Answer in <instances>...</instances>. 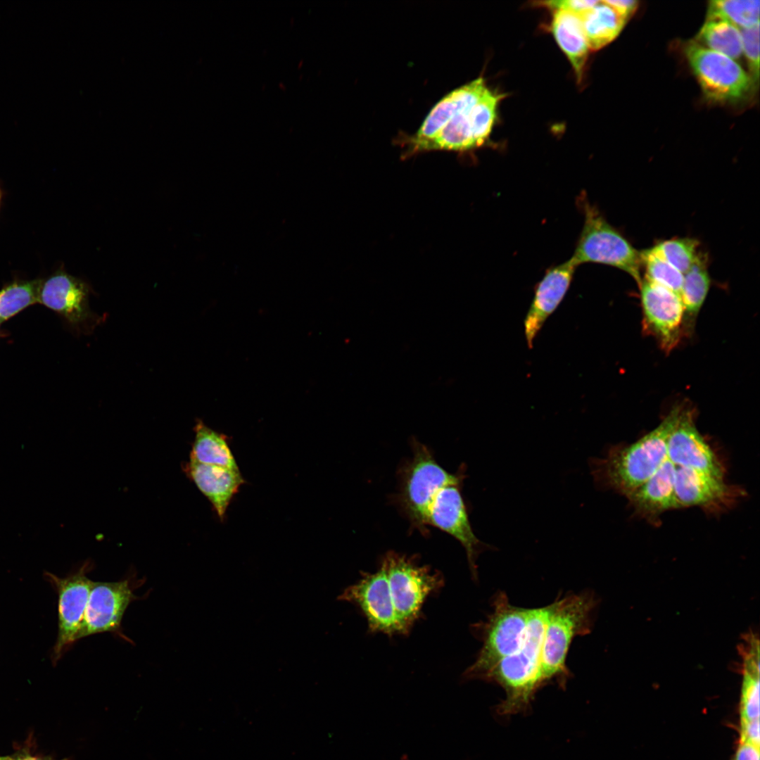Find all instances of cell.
<instances>
[{"mask_svg": "<svg viewBox=\"0 0 760 760\" xmlns=\"http://www.w3.org/2000/svg\"><path fill=\"white\" fill-rule=\"evenodd\" d=\"M710 284L707 258L699 253L691 267L683 274L680 296L684 308V324L688 322L692 326L707 296Z\"/></svg>", "mask_w": 760, "mask_h": 760, "instance_id": "obj_24", "label": "cell"}, {"mask_svg": "<svg viewBox=\"0 0 760 760\" xmlns=\"http://www.w3.org/2000/svg\"><path fill=\"white\" fill-rule=\"evenodd\" d=\"M644 279L664 287L680 296L683 274L648 248L640 252Z\"/></svg>", "mask_w": 760, "mask_h": 760, "instance_id": "obj_30", "label": "cell"}, {"mask_svg": "<svg viewBox=\"0 0 760 760\" xmlns=\"http://www.w3.org/2000/svg\"><path fill=\"white\" fill-rule=\"evenodd\" d=\"M598 1L592 0H563L542 2V5L555 10L569 11L578 15L592 8Z\"/></svg>", "mask_w": 760, "mask_h": 760, "instance_id": "obj_32", "label": "cell"}, {"mask_svg": "<svg viewBox=\"0 0 760 760\" xmlns=\"http://www.w3.org/2000/svg\"><path fill=\"white\" fill-rule=\"evenodd\" d=\"M758 0L712 1L709 2L707 18H719L742 29L759 23Z\"/></svg>", "mask_w": 760, "mask_h": 760, "instance_id": "obj_27", "label": "cell"}, {"mask_svg": "<svg viewBox=\"0 0 760 760\" xmlns=\"http://www.w3.org/2000/svg\"><path fill=\"white\" fill-rule=\"evenodd\" d=\"M455 474L441 467L424 445L415 443L413 457L405 467L400 499L412 524L419 526L422 510L433 491Z\"/></svg>", "mask_w": 760, "mask_h": 760, "instance_id": "obj_14", "label": "cell"}, {"mask_svg": "<svg viewBox=\"0 0 760 760\" xmlns=\"http://www.w3.org/2000/svg\"><path fill=\"white\" fill-rule=\"evenodd\" d=\"M740 743H749L759 747V718L740 723Z\"/></svg>", "mask_w": 760, "mask_h": 760, "instance_id": "obj_33", "label": "cell"}, {"mask_svg": "<svg viewBox=\"0 0 760 760\" xmlns=\"http://www.w3.org/2000/svg\"><path fill=\"white\" fill-rule=\"evenodd\" d=\"M13 760H55V759H51V758H42V757L32 756L27 755V756H20V757H18L17 759H13Z\"/></svg>", "mask_w": 760, "mask_h": 760, "instance_id": "obj_36", "label": "cell"}, {"mask_svg": "<svg viewBox=\"0 0 760 760\" xmlns=\"http://www.w3.org/2000/svg\"><path fill=\"white\" fill-rule=\"evenodd\" d=\"M492 602L493 612L474 626L482 647L464 672L467 679L483 680L500 660L520 647L525 638L530 609L512 605L502 591L496 593Z\"/></svg>", "mask_w": 760, "mask_h": 760, "instance_id": "obj_7", "label": "cell"}, {"mask_svg": "<svg viewBox=\"0 0 760 760\" xmlns=\"http://www.w3.org/2000/svg\"><path fill=\"white\" fill-rule=\"evenodd\" d=\"M90 569V563L86 562L65 578L46 574L58 593V634L53 651L55 662L77 641L92 584L87 575Z\"/></svg>", "mask_w": 760, "mask_h": 760, "instance_id": "obj_11", "label": "cell"}, {"mask_svg": "<svg viewBox=\"0 0 760 760\" xmlns=\"http://www.w3.org/2000/svg\"><path fill=\"white\" fill-rule=\"evenodd\" d=\"M589 49L597 51L613 41L621 32L626 20L604 1L578 15Z\"/></svg>", "mask_w": 760, "mask_h": 760, "instance_id": "obj_22", "label": "cell"}, {"mask_svg": "<svg viewBox=\"0 0 760 760\" xmlns=\"http://www.w3.org/2000/svg\"><path fill=\"white\" fill-rule=\"evenodd\" d=\"M0 323H1V322H0Z\"/></svg>", "mask_w": 760, "mask_h": 760, "instance_id": "obj_39", "label": "cell"}, {"mask_svg": "<svg viewBox=\"0 0 760 760\" xmlns=\"http://www.w3.org/2000/svg\"><path fill=\"white\" fill-rule=\"evenodd\" d=\"M186 472L210 502L218 517L223 520L232 498L245 483L240 470L190 459L186 464Z\"/></svg>", "mask_w": 760, "mask_h": 760, "instance_id": "obj_19", "label": "cell"}, {"mask_svg": "<svg viewBox=\"0 0 760 760\" xmlns=\"http://www.w3.org/2000/svg\"><path fill=\"white\" fill-rule=\"evenodd\" d=\"M381 564L386 573L387 601L405 635L421 617L426 598L443 585V578L429 566L396 553H388Z\"/></svg>", "mask_w": 760, "mask_h": 760, "instance_id": "obj_6", "label": "cell"}, {"mask_svg": "<svg viewBox=\"0 0 760 760\" xmlns=\"http://www.w3.org/2000/svg\"><path fill=\"white\" fill-rule=\"evenodd\" d=\"M683 407L676 406L653 430L631 445L611 446L602 457L589 461L597 488L627 498L659 469L667 457L668 437Z\"/></svg>", "mask_w": 760, "mask_h": 760, "instance_id": "obj_1", "label": "cell"}, {"mask_svg": "<svg viewBox=\"0 0 760 760\" xmlns=\"http://www.w3.org/2000/svg\"><path fill=\"white\" fill-rule=\"evenodd\" d=\"M1 189H0V201H1Z\"/></svg>", "mask_w": 760, "mask_h": 760, "instance_id": "obj_38", "label": "cell"}, {"mask_svg": "<svg viewBox=\"0 0 760 760\" xmlns=\"http://www.w3.org/2000/svg\"><path fill=\"white\" fill-rule=\"evenodd\" d=\"M547 606L530 609L524 640L513 654L500 660L483 680L494 683L505 697L497 706L500 715L527 711L537 691L542 688L540 666Z\"/></svg>", "mask_w": 760, "mask_h": 760, "instance_id": "obj_3", "label": "cell"}, {"mask_svg": "<svg viewBox=\"0 0 760 760\" xmlns=\"http://www.w3.org/2000/svg\"><path fill=\"white\" fill-rule=\"evenodd\" d=\"M697 37L705 45L703 46L733 60L740 58L742 53L740 31L723 19L707 18Z\"/></svg>", "mask_w": 760, "mask_h": 760, "instance_id": "obj_25", "label": "cell"}, {"mask_svg": "<svg viewBox=\"0 0 760 760\" xmlns=\"http://www.w3.org/2000/svg\"><path fill=\"white\" fill-rule=\"evenodd\" d=\"M551 30L558 45L567 56L580 82L588 58L589 46L578 14L554 11Z\"/></svg>", "mask_w": 760, "mask_h": 760, "instance_id": "obj_20", "label": "cell"}, {"mask_svg": "<svg viewBox=\"0 0 760 760\" xmlns=\"http://www.w3.org/2000/svg\"><path fill=\"white\" fill-rule=\"evenodd\" d=\"M0 760H13L11 756H0Z\"/></svg>", "mask_w": 760, "mask_h": 760, "instance_id": "obj_37", "label": "cell"}, {"mask_svg": "<svg viewBox=\"0 0 760 760\" xmlns=\"http://www.w3.org/2000/svg\"><path fill=\"white\" fill-rule=\"evenodd\" d=\"M41 281L42 279L15 281L3 288L0 291V322L39 303Z\"/></svg>", "mask_w": 760, "mask_h": 760, "instance_id": "obj_26", "label": "cell"}, {"mask_svg": "<svg viewBox=\"0 0 760 760\" xmlns=\"http://www.w3.org/2000/svg\"><path fill=\"white\" fill-rule=\"evenodd\" d=\"M462 474H455L439 486L426 503L419 527L432 526L454 537L464 547L474 578L477 576L476 560L479 553L490 547L474 534L468 517L460 486Z\"/></svg>", "mask_w": 760, "mask_h": 760, "instance_id": "obj_8", "label": "cell"}, {"mask_svg": "<svg viewBox=\"0 0 760 760\" xmlns=\"http://www.w3.org/2000/svg\"><path fill=\"white\" fill-rule=\"evenodd\" d=\"M487 89L480 77L443 96L429 111L417 132L401 139L403 157L433 151L468 152L478 148L472 125L473 108Z\"/></svg>", "mask_w": 760, "mask_h": 760, "instance_id": "obj_2", "label": "cell"}, {"mask_svg": "<svg viewBox=\"0 0 760 760\" xmlns=\"http://www.w3.org/2000/svg\"><path fill=\"white\" fill-rule=\"evenodd\" d=\"M742 51L749 66L753 79L758 80L759 75V23L742 29L740 32Z\"/></svg>", "mask_w": 760, "mask_h": 760, "instance_id": "obj_31", "label": "cell"}, {"mask_svg": "<svg viewBox=\"0 0 760 760\" xmlns=\"http://www.w3.org/2000/svg\"><path fill=\"white\" fill-rule=\"evenodd\" d=\"M675 466L667 459L655 474L626 498L637 514L659 525L666 511L680 508L673 487Z\"/></svg>", "mask_w": 760, "mask_h": 760, "instance_id": "obj_18", "label": "cell"}, {"mask_svg": "<svg viewBox=\"0 0 760 760\" xmlns=\"http://www.w3.org/2000/svg\"><path fill=\"white\" fill-rule=\"evenodd\" d=\"M190 459L200 463L239 470L227 437L198 420Z\"/></svg>", "mask_w": 760, "mask_h": 760, "instance_id": "obj_23", "label": "cell"}, {"mask_svg": "<svg viewBox=\"0 0 760 760\" xmlns=\"http://www.w3.org/2000/svg\"><path fill=\"white\" fill-rule=\"evenodd\" d=\"M133 590L129 580L92 581L77 640L101 633H118L125 611L138 599Z\"/></svg>", "mask_w": 760, "mask_h": 760, "instance_id": "obj_12", "label": "cell"}, {"mask_svg": "<svg viewBox=\"0 0 760 760\" xmlns=\"http://www.w3.org/2000/svg\"><path fill=\"white\" fill-rule=\"evenodd\" d=\"M89 286L65 272L42 279L39 303L63 316L70 324L89 328L96 322L89 306Z\"/></svg>", "mask_w": 760, "mask_h": 760, "instance_id": "obj_16", "label": "cell"}, {"mask_svg": "<svg viewBox=\"0 0 760 760\" xmlns=\"http://www.w3.org/2000/svg\"><path fill=\"white\" fill-rule=\"evenodd\" d=\"M577 203L584 222L571 260L577 266L593 262L618 268L631 276L639 287L642 280L640 252L590 204L584 192Z\"/></svg>", "mask_w": 760, "mask_h": 760, "instance_id": "obj_5", "label": "cell"}, {"mask_svg": "<svg viewBox=\"0 0 760 760\" xmlns=\"http://www.w3.org/2000/svg\"><path fill=\"white\" fill-rule=\"evenodd\" d=\"M667 457L676 467L724 479L723 463L697 430L693 412L682 409L667 440Z\"/></svg>", "mask_w": 760, "mask_h": 760, "instance_id": "obj_15", "label": "cell"}, {"mask_svg": "<svg viewBox=\"0 0 760 760\" xmlns=\"http://www.w3.org/2000/svg\"><path fill=\"white\" fill-rule=\"evenodd\" d=\"M643 329L669 353L676 348L684 327V308L680 296L642 278L639 286Z\"/></svg>", "mask_w": 760, "mask_h": 760, "instance_id": "obj_10", "label": "cell"}, {"mask_svg": "<svg viewBox=\"0 0 760 760\" xmlns=\"http://www.w3.org/2000/svg\"><path fill=\"white\" fill-rule=\"evenodd\" d=\"M686 58L706 97L714 102L742 99L752 80L730 58L692 42L685 49Z\"/></svg>", "mask_w": 760, "mask_h": 760, "instance_id": "obj_9", "label": "cell"}, {"mask_svg": "<svg viewBox=\"0 0 760 760\" xmlns=\"http://www.w3.org/2000/svg\"><path fill=\"white\" fill-rule=\"evenodd\" d=\"M604 1L613 8L625 20L631 15L638 6V1L633 0H607Z\"/></svg>", "mask_w": 760, "mask_h": 760, "instance_id": "obj_34", "label": "cell"}, {"mask_svg": "<svg viewBox=\"0 0 760 760\" xmlns=\"http://www.w3.org/2000/svg\"><path fill=\"white\" fill-rule=\"evenodd\" d=\"M597 599L590 591L567 595L547 605L543 641L540 682L542 687L555 681L564 688L570 677L566 659L576 636L590 633Z\"/></svg>", "mask_w": 760, "mask_h": 760, "instance_id": "obj_4", "label": "cell"}, {"mask_svg": "<svg viewBox=\"0 0 760 760\" xmlns=\"http://www.w3.org/2000/svg\"><path fill=\"white\" fill-rule=\"evenodd\" d=\"M504 97L505 94L487 87L475 104L472 113V125L474 139L479 148L488 141L499 102Z\"/></svg>", "mask_w": 760, "mask_h": 760, "instance_id": "obj_29", "label": "cell"}, {"mask_svg": "<svg viewBox=\"0 0 760 760\" xmlns=\"http://www.w3.org/2000/svg\"><path fill=\"white\" fill-rule=\"evenodd\" d=\"M698 246L697 240L684 237L664 240L648 249L684 274L695 261Z\"/></svg>", "mask_w": 760, "mask_h": 760, "instance_id": "obj_28", "label": "cell"}, {"mask_svg": "<svg viewBox=\"0 0 760 760\" xmlns=\"http://www.w3.org/2000/svg\"><path fill=\"white\" fill-rule=\"evenodd\" d=\"M674 493L681 507H698L705 512L719 514L731 509L744 490L724 479L690 468L678 467L674 474Z\"/></svg>", "mask_w": 760, "mask_h": 760, "instance_id": "obj_13", "label": "cell"}, {"mask_svg": "<svg viewBox=\"0 0 760 760\" xmlns=\"http://www.w3.org/2000/svg\"><path fill=\"white\" fill-rule=\"evenodd\" d=\"M741 654L743 680L741 692L740 723L759 718V641L755 634L745 635Z\"/></svg>", "mask_w": 760, "mask_h": 760, "instance_id": "obj_21", "label": "cell"}, {"mask_svg": "<svg viewBox=\"0 0 760 760\" xmlns=\"http://www.w3.org/2000/svg\"><path fill=\"white\" fill-rule=\"evenodd\" d=\"M732 760H759V747L749 743H740Z\"/></svg>", "mask_w": 760, "mask_h": 760, "instance_id": "obj_35", "label": "cell"}, {"mask_svg": "<svg viewBox=\"0 0 760 760\" xmlns=\"http://www.w3.org/2000/svg\"><path fill=\"white\" fill-rule=\"evenodd\" d=\"M578 266L571 260L550 267L535 287L534 296L524 319V334L529 348L549 316L566 294Z\"/></svg>", "mask_w": 760, "mask_h": 760, "instance_id": "obj_17", "label": "cell"}]
</instances>
